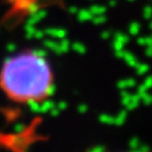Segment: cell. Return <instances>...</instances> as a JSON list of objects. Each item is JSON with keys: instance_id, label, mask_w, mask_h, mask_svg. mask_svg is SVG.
Returning <instances> with one entry per match:
<instances>
[{"instance_id": "cell-1", "label": "cell", "mask_w": 152, "mask_h": 152, "mask_svg": "<svg viewBox=\"0 0 152 152\" xmlns=\"http://www.w3.org/2000/svg\"><path fill=\"white\" fill-rule=\"evenodd\" d=\"M0 85L17 102L43 101L53 89L50 66L41 54L23 52L5 61L0 73Z\"/></svg>"}, {"instance_id": "cell-2", "label": "cell", "mask_w": 152, "mask_h": 152, "mask_svg": "<svg viewBox=\"0 0 152 152\" xmlns=\"http://www.w3.org/2000/svg\"><path fill=\"white\" fill-rule=\"evenodd\" d=\"M11 4V6L15 9V11L18 12H26L31 10V7L35 6L36 0H7Z\"/></svg>"}]
</instances>
